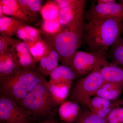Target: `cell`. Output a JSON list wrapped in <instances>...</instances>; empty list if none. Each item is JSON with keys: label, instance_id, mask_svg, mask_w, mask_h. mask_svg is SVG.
Instances as JSON below:
<instances>
[{"label": "cell", "instance_id": "1", "mask_svg": "<svg viewBox=\"0 0 123 123\" xmlns=\"http://www.w3.org/2000/svg\"><path fill=\"white\" fill-rule=\"evenodd\" d=\"M123 33L122 20H92L85 24L82 42L90 51L106 56L108 50Z\"/></svg>", "mask_w": 123, "mask_h": 123}, {"label": "cell", "instance_id": "2", "mask_svg": "<svg viewBox=\"0 0 123 123\" xmlns=\"http://www.w3.org/2000/svg\"><path fill=\"white\" fill-rule=\"evenodd\" d=\"M45 79L39 70L20 68L11 75L0 78V94L11 98L19 105Z\"/></svg>", "mask_w": 123, "mask_h": 123}, {"label": "cell", "instance_id": "3", "mask_svg": "<svg viewBox=\"0 0 123 123\" xmlns=\"http://www.w3.org/2000/svg\"><path fill=\"white\" fill-rule=\"evenodd\" d=\"M85 26L82 12L69 24L62 26L55 37L52 47L58 53L62 65L68 66L70 58L81 46Z\"/></svg>", "mask_w": 123, "mask_h": 123}, {"label": "cell", "instance_id": "4", "mask_svg": "<svg viewBox=\"0 0 123 123\" xmlns=\"http://www.w3.org/2000/svg\"><path fill=\"white\" fill-rule=\"evenodd\" d=\"M33 123H47L55 114V108L46 79L30 92L19 104Z\"/></svg>", "mask_w": 123, "mask_h": 123}, {"label": "cell", "instance_id": "5", "mask_svg": "<svg viewBox=\"0 0 123 123\" xmlns=\"http://www.w3.org/2000/svg\"><path fill=\"white\" fill-rule=\"evenodd\" d=\"M105 59L92 71L79 79L72 86L69 95V100L87 106L92 97L104 82L101 68Z\"/></svg>", "mask_w": 123, "mask_h": 123}, {"label": "cell", "instance_id": "6", "mask_svg": "<svg viewBox=\"0 0 123 123\" xmlns=\"http://www.w3.org/2000/svg\"><path fill=\"white\" fill-rule=\"evenodd\" d=\"M106 58L94 52L77 51L70 58L68 66L73 69L77 78L85 76Z\"/></svg>", "mask_w": 123, "mask_h": 123}, {"label": "cell", "instance_id": "7", "mask_svg": "<svg viewBox=\"0 0 123 123\" xmlns=\"http://www.w3.org/2000/svg\"><path fill=\"white\" fill-rule=\"evenodd\" d=\"M0 120L4 123H33L23 108L11 98L1 94Z\"/></svg>", "mask_w": 123, "mask_h": 123}, {"label": "cell", "instance_id": "8", "mask_svg": "<svg viewBox=\"0 0 123 123\" xmlns=\"http://www.w3.org/2000/svg\"><path fill=\"white\" fill-rule=\"evenodd\" d=\"M85 16L88 21L108 19L123 21V5L116 1L106 4H92Z\"/></svg>", "mask_w": 123, "mask_h": 123}, {"label": "cell", "instance_id": "9", "mask_svg": "<svg viewBox=\"0 0 123 123\" xmlns=\"http://www.w3.org/2000/svg\"><path fill=\"white\" fill-rule=\"evenodd\" d=\"M11 52L21 68L30 69L36 67L37 63L31 54L29 43L20 39H14L11 46Z\"/></svg>", "mask_w": 123, "mask_h": 123}, {"label": "cell", "instance_id": "10", "mask_svg": "<svg viewBox=\"0 0 123 123\" xmlns=\"http://www.w3.org/2000/svg\"><path fill=\"white\" fill-rule=\"evenodd\" d=\"M85 0H73L66 7L60 9L58 19L62 26L69 24L79 14L84 12Z\"/></svg>", "mask_w": 123, "mask_h": 123}, {"label": "cell", "instance_id": "11", "mask_svg": "<svg viewBox=\"0 0 123 123\" xmlns=\"http://www.w3.org/2000/svg\"><path fill=\"white\" fill-rule=\"evenodd\" d=\"M123 100L112 102L101 97L94 96L90 100L87 107L90 111L101 117L106 119L111 110L121 105Z\"/></svg>", "mask_w": 123, "mask_h": 123}, {"label": "cell", "instance_id": "12", "mask_svg": "<svg viewBox=\"0 0 123 123\" xmlns=\"http://www.w3.org/2000/svg\"><path fill=\"white\" fill-rule=\"evenodd\" d=\"M0 6L6 16L16 18L27 24L33 21L25 12L18 0H0Z\"/></svg>", "mask_w": 123, "mask_h": 123}, {"label": "cell", "instance_id": "13", "mask_svg": "<svg viewBox=\"0 0 123 123\" xmlns=\"http://www.w3.org/2000/svg\"><path fill=\"white\" fill-rule=\"evenodd\" d=\"M49 84L72 83L77 78L76 73L69 66L62 65L57 66L49 75Z\"/></svg>", "mask_w": 123, "mask_h": 123}, {"label": "cell", "instance_id": "14", "mask_svg": "<svg viewBox=\"0 0 123 123\" xmlns=\"http://www.w3.org/2000/svg\"><path fill=\"white\" fill-rule=\"evenodd\" d=\"M101 73L104 82L123 84V68L106 59L101 68Z\"/></svg>", "mask_w": 123, "mask_h": 123}, {"label": "cell", "instance_id": "15", "mask_svg": "<svg viewBox=\"0 0 123 123\" xmlns=\"http://www.w3.org/2000/svg\"><path fill=\"white\" fill-rule=\"evenodd\" d=\"M79 104L74 101H65L60 105L58 114L64 122L72 123L76 120L81 111Z\"/></svg>", "mask_w": 123, "mask_h": 123}, {"label": "cell", "instance_id": "16", "mask_svg": "<svg viewBox=\"0 0 123 123\" xmlns=\"http://www.w3.org/2000/svg\"><path fill=\"white\" fill-rule=\"evenodd\" d=\"M72 83L49 84L48 87L53 102L56 106L60 105L66 101L69 95Z\"/></svg>", "mask_w": 123, "mask_h": 123}, {"label": "cell", "instance_id": "17", "mask_svg": "<svg viewBox=\"0 0 123 123\" xmlns=\"http://www.w3.org/2000/svg\"><path fill=\"white\" fill-rule=\"evenodd\" d=\"M123 91V84L104 82L97 91L94 96L113 101L118 98Z\"/></svg>", "mask_w": 123, "mask_h": 123}, {"label": "cell", "instance_id": "18", "mask_svg": "<svg viewBox=\"0 0 123 123\" xmlns=\"http://www.w3.org/2000/svg\"><path fill=\"white\" fill-rule=\"evenodd\" d=\"M20 68L11 50L0 53V78L9 76Z\"/></svg>", "mask_w": 123, "mask_h": 123}, {"label": "cell", "instance_id": "19", "mask_svg": "<svg viewBox=\"0 0 123 123\" xmlns=\"http://www.w3.org/2000/svg\"><path fill=\"white\" fill-rule=\"evenodd\" d=\"M24 23H26L10 16L0 18V35L12 38L18 28Z\"/></svg>", "mask_w": 123, "mask_h": 123}, {"label": "cell", "instance_id": "20", "mask_svg": "<svg viewBox=\"0 0 123 123\" xmlns=\"http://www.w3.org/2000/svg\"><path fill=\"white\" fill-rule=\"evenodd\" d=\"M59 56L55 49L52 47L49 54L39 62V71L44 76L49 75L59 66Z\"/></svg>", "mask_w": 123, "mask_h": 123}, {"label": "cell", "instance_id": "21", "mask_svg": "<svg viewBox=\"0 0 123 123\" xmlns=\"http://www.w3.org/2000/svg\"><path fill=\"white\" fill-rule=\"evenodd\" d=\"M41 28L42 34L45 36L46 41L51 46L55 37L60 31L62 26L57 18L53 20H43Z\"/></svg>", "mask_w": 123, "mask_h": 123}, {"label": "cell", "instance_id": "22", "mask_svg": "<svg viewBox=\"0 0 123 123\" xmlns=\"http://www.w3.org/2000/svg\"><path fill=\"white\" fill-rule=\"evenodd\" d=\"M29 43L31 54L37 63L49 54L52 48L46 40L42 38Z\"/></svg>", "mask_w": 123, "mask_h": 123}, {"label": "cell", "instance_id": "23", "mask_svg": "<svg viewBox=\"0 0 123 123\" xmlns=\"http://www.w3.org/2000/svg\"><path fill=\"white\" fill-rule=\"evenodd\" d=\"M107 56L111 59V63L123 68V37L119 38L112 44Z\"/></svg>", "mask_w": 123, "mask_h": 123}, {"label": "cell", "instance_id": "24", "mask_svg": "<svg viewBox=\"0 0 123 123\" xmlns=\"http://www.w3.org/2000/svg\"><path fill=\"white\" fill-rule=\"evenodd\" d=\"M23 10L33 21L37 18L43 5V1L41 0H18Z\"/></svg>", "mask_w": 123, "mask_h": 123}, {"label": "cell", "instance_id": "25", "mask_svg": "<svg viewBox=\"0 0 123 123\" xmlns=\"http://www.w3.org/2000/svg\"><path fill=\"white\" fill-rule=\"evenodd\" d=\"M60 9L55 0H48L42 6L40 11L43 20H55L58 18Z\"/></svg>", "mask_w": 123, "mask_h": 123}, {"label": "cell", "instance_id": "26", "mask_svg": "<svg viewBox=\"0 0 123 123\" xmlns=\"http://www.w3.org/2000/svg\"><path fill=\"white\" fill-rule=\"evenodd\" d=\"M76 123H107L106 119L101 117L90 111H81Z\"/></svg>", "mask_w": 123, "mask_h": 123}, {"label": "cell", "instance_id": "27", "mask_svg": "<svg viewBox=\"0 0 123 123\" xmlns=\"http://www.w3.org/2000/svg\"><path fill=\"white\" fill-rule=\"evenodd\" d=\"M120 105L114 108L109 113L107 123H123V106Z\"/></svg>", "mask_w": 123, "mask_h": 123}, {"label": "cell", "instance_id": "28", "mask_svg": "<svg viewBox=\"0 0 123 123\" xmlns=\"http://www.w3.org/2000/svg\"><path fill=\"white\" fill-rule=\"evenodd\" d=\"M23 27L30 39L31 43L42 38L41 37L42 33L40 30L29 25L26 23L23 24Z\"/></svg>", "mask_w": 123, "mask_h": 123}, {"label": "cell", "instance_id": "29", "mask_svg": "<svg viewBox=\"0 0 123 123\" xmlns=\"http://www.w3.org/2000/svg\"><path fill=\"white\" fill-rule=\"evenodd\" d=\"M14 39L0 36V53L11 50V46Z\"/></svg>", "mask_w": 123, "mask_h": 123}, {"label": "cell", "instance_id": "30", "mask_svg": "<svg viewBox=\"0 0 123 123\" xmlns=\"http://www.w3.org/2000/svg\"><path fill=\"white\" fill-rule=\"evenodd\" d=\"M24 24L21 25L18 28L16 31L15 35L21 40L27 43H31V41L23 27V25Z\"/></svg>", "mask_w": 123, "mask_h": 123}, {"label": "cell", "instance_id": "31", "mask_svg": "<svg viewBox=\"0 0 123 123\" xmlns=\"http://www.w3.org/2000/svg\"><path fill=\"white\" fill-rule=\"evenodd\" d=\"M60 9L63 8L72 2L73 0H54Z\"/></svg>", "mask_w": 123, "mask_h": 123}, {"label": "cell", "instance_id": "32", "mask_svg": "<svg viewBox=\"0 0 123 123\" xmlns=\"http://www.w3.org/2000/svg\"><path fill=\"white\" fill-rule=\"evenodd\" d=\"M115 0H98L97 1L96 4H106L111 2H115Z\"/></svg>", "mask_w": 123, "mask_h": 123}, {"label": "cell", "instance_id": "33", "mask_svg": "<svg viewBox=\"0 0 123 123\" xmlns=\"http://www.w3.org/2000/svg\"><path fill=\"white\" fill-rule=\"evenodd\" d=\"M119 2H120L123 5V0H120L119 1Z\"/></svg>", "mask_w": 123, "mask_h": 123}, {"label": "cell", "instance_id": "34", "mask_svg": "<svg viewBox=\"0 0 123 123\" xmlns=\"http://www.w3.org/2000/svg\"><path fill=\"white\" fill-rule=\"evenodd\" d=\"M53 123V122H50H50H48V123Z\"/></svg>", "mask_w": 123, "mask_h": 123}, {"label": "cell", "instance_id": "35", "mask_svg": "<svg viewBox=\"0 0 123 123\" xmlns=\"http://www.w3.org/2000/svg\"><path fill=\"white\" fill-rule=\"evenodd\" d=\"M61 123H67V122H63Z\"/></svg>", "mask_w": 123, "mask_h": 123}, {"label": "cell", "instance_id": "36", "mask_svg": "<svg viewBox=\"0 0 123 123\" xmlns=\"http://www.w3.org/2000/svg\"><path fill=\"white\" fill-rule=\"evenodd\" d=\"M0 123H1V122H0Z\"/></svg>", "mask_w": 123, "mask_h": 123}]
</instances>
